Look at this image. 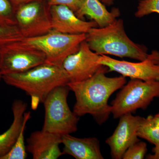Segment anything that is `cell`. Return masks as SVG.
Returning a JSON list of instances; mask_svg holds the SVG:
<instances>
[{"label": "cell", "instance_id": "18", "mask_svg": "<svg viewBox=\"0 0 159 159\" xmlns=\"http://www.w3.org/2000/svg\"><path fill=\"white\" fill-rule=\"evenodd\" d=\"M138 135L139 138L145 139L154 145L159 144V127L154 122L152 116L143 118Z\"/></svg>", "mask_w": 159, "mask_h": 159}, {"label": "cell", "instance_id": "19", "mask_svg": "<svg viewBox=\"0 0 159 159\" xmlns=\"http://www.w3.org/2000/svg\"><path fill=\"white\" fill-rule=\"evenodd\" d=\"M15 9L9 0H0V26H16Z\"/></svg>", "mask_w": 159, "mask_h": 159}, {"label": "cell", "instance_id": "7", "mask_svg": "<svg viewBox=\"0 0 159 159\" xmlns=\"http://www.w3.org/2000/svg\"><path fill=\"white\" fill-rule=\"evenodd\" d=\"M2 75L22 73L46 62L43 52L19 42L0 47Z\"/></svg>", "mask_w": 159, "mask_h": 159}, {"label": "cell", "instance_id": "20", "mask_svg": "<svg viewBox=\"0 0 159 159\" xmlns=\"http://www.w3.org/2000/svg\"><path fill=\"white\" fill-rule=\"evenodd\" d=\"M23 37L17 26H0V47L15 42Z\"/></svg>", "mask_w": 159, "mask_h": 159}, {"label": "cell", "instance_id": "21", "mask_svg": "<svg viewBox=\"0 0 159 159\" xmlns=\"http://www.w3.org/2000/svg\"><path fill=\"white\" fill-rule=\"evenodd\" d=\"M152 13L159 14V0L139 1L134 15L137 18H142Z\"/></svg>", "mask_w": 159, "mask_h": 159}, {"label": "cell", "instance_id": "13", "mask_svg": "<svg viewBox=\"0 0 159 159\" xmlns=\"http://www.w3.org/2000/svg\"><path fill=\"white\" fill-rule=\"evenodd\" d=\"M27 151L33 159H57L62 155L61 135L42 129L32 133L27 140Z\"/></svg>", "mask_w": 159, "mask_h": 159}, {"label": "cell", "instance_id": "1", "mask_svg": "<svg viewBox=\"0 0 159 159\" xmlns=\"http://www.w3.org/2000/svg\"><path fill=\"white\" fill-rule=\"evenodd\" d=\"M107 72L108 68L102 66L90 78L68 84L76 97L74 113L79 117L89 114L99 125L106 122L111 114L110 97L126 83V77H108L106 75Z\"/></svg>", "mask_w": 159, "mask_h": 159}, {"label": "cell", "instance_id": "5", "mask_svg": "<svg viewBox=\"0 0 159 159\" xmlns=\"http://www.w3.org/2000/svg\"><path fill=\"white\" fill-rule=\"evenodd\" d=\"M86 36V34H64L52 30L36 37H21L17 41L43 52L45 63L62 66L65 60L78 51Z\"/></svg>", "mask_w": 159, "mask_h": 159}, {"label": "cell", "instance_id": "2", "mask_svg": "<svg viewBox=\"0 0 159 159\" xmlns=\"http://www.w3.org/2000/svg\"><path fill=\"white\" fill-rule=\"evenodd\" d=\"M6 84L25 92L35 110L54 89L68 85L70 79L62 66L45 63L22 73L3 75Z\"/></svg>", "mask_w": 159, "mask_h": 159}, {"label": "cell", "instance_id": "23", "mask_svg": "<svg viewBox=\"0 0 159 159\" xmlns=\"http://www.w3.org/2000/svg\"><path fill=\"white\" fill-rule=\"evenodd\" d=\"M84 0H48V7L53 6H63L68 7L75 13L81 7Z\"/></svg>", "mask_w": 159, "mask_h": 159}, {"label": "cell", "instance_id": "12", "mask_svg": "<svg viewBox=\"0 0 159 159\" xmlns=\"http://www.w3.org/2000/svg\"><path fill=\"white\" fill-rule=\"evenodd\" d=\"M49 11L53 31L64 34H87L92 28L97 26L94 21H85L79 18L66 6H50Z\"/></svg>", "mask_w": 159, "mask_h": 159}, {"label": "cell", "instance_id": "8", "mask_svg": "<svg viewBox=\"0 0 159 159\" xmlns=\"http://www.w3.org/2000/svg\"><path fill=\"white\" fill-rule=\"evenodd\" d=\"M16 26L24 38L36 37L52 31L49 7L42 1L20 5L15 9Z\"/></svg>", "mask_w": 159, "mask_h": 159}, {"label": "cell", "instance_id": "16", "mask_svg": "<svg viewBox=\"0 0 159 159\" xmlns=\"http://www.w3.org/2000/svg\"><path fill=\"white\" fill-rule=\"evenodd\" d=\"M27 108V103L22 100L16 99L13 102L11 107L13 121L6 131L0 134V157L8 153L16 142L22 127Z\"/></svg>", "mask_w": 159, "mask_h": 159}, {"label": "cell", "instance_id": "6", "mask_svg": "<svg viewBox=\"0 0 159 159\" xmlns=\"http://www.w3.org/2000/svg\"><path fill=\"white\" fill-rule=\"evenodd\" d=\"M159 97V81L131 79L121 88L111 102V114L119 119L138 109L145 110L155 98Z\"/></svg>", "mask_w": 159, "mask_h": 159}, {"label": "cell", "instance_id": "3", "mask_svg": "<svg viewBox=\"0 0 159 159\" xmlns=\"http://www.w3.org/2000/svg\"><path fill=\"white\" fill-rule=\"evenodd\" d=\"M85 40L90 48L99 55L127 57L139 61L148 56L146 46L134 42L126 34L121 19H117L102 28H92L87 33Z\"/></svg>", "mask_w": 159, "mask_h": 159}, {"label": "cell", "instance_id": "22", "mask_svg": "<svg viewBox=\"0 0 159 159\" xmlns=\"http://www.w3.org/2000/svg\"><path fill=\"white\" fill-rule=\"evenodd\" d=\"M147 152V144L140 141L129 147L123 154L122 159H143Z\"/></svg>", "mask_w": 159, "mask_h": 159}, {"label": "cell", "instance_id": "25", "mask_svg": "<svg viewBox=\"0 0 159 159\" xmlns=\"http://www.w3.org/2000/svg\"><path fill=\"white\" fill-rule=\"evenodd\" d=\"M14 7V9L18 6L23 4H26L34 1H42V0H9Z\"/></svg>", "mask_w": 159, "mask_h": 159}, {"label": "cell", "instance_id": "14", "mask_svg": "<svg viewBox=\"0 0 159 159\" xmlns=\"http://www.w3.org/2000/svg\"><path fill=\"white\" fill-rule=\"evenodd\" d=\"M63 154L76 159H103L99 139L95 137L78 138L70 134L61 136Z\"/></svg>", "mask_w": 159, "mask_h": 159}, {"label": "cell", "instance_id": "24", "mask_svg": "<svg viewBox=\"0 0 159 159\" xmlns=\"http://www.w3.org/2000/svg\"><path fill=\"white\" fill-rule=\"evenodd\" d=\"M154 146L152 149V154L147 156L146 159H159V144Z\"/></svg>", "mask_w": 159, "mask_h": 159}, {"label": "cell", "instance_id": "9", "mask_svg": "<svg viewBox=\"0 0 159 159\" xmlns=\"http://www.w3.org/2000/svg\"><path fill=\"white\" fill-rule=\"evenodd\" d=\"M99 64L107 67L108 72H116L123 77L144 81H159V51H152L148 57L139 62H130L100 55Z\"/></svg>", "mask_w": 159, "mask_h": 159}, {"label": "cell", "instance_id": "11", "mask_svg": "<svg viewBox=\"0 0 159 159\" xmlns=\"http://www.w3.org/2000/svg\"><path fill=\"white\" fill-rule=\"evenodd\" d=\"M143 117L126 114L119 118V124L112 134L106 140L112 158L121 159L125 151L140 141L138 132Z\"/></svg>", "mask_w": 159, "mask_h": 159}, {"label": "cell", "instance_id": "10", "mask_svg": "<svg viewBox=\"0 0 159 159\" xmlns=\"http://www.w3.org/2000/svg\"><path fill=\"white\" fill-rule=\"evenodd\" d=\"M99 55L90 48L85 40L83 41L78 51L69 55L63 63L70 82L83 81L96 74L102 66L98 62Z\"/></svg>", "mask_w": 159, "mask_h": 159}, {"label": "cell", "instance_id": "17", "mask_svg": "<svg viewBox=\"0 0 159 159\" xmlns=\"http://www.w3.org/2000/svg\"><path fill=\"white\" fill-rule=\"evenodd\" d=\"M31 118V112H27L24 114L22 127L16 142L9 152L0 157V159H25L27 157V149L25 142V132L26 124Z\"/></svg>", "mask_w": 159, "mask_h": 159}, {"label": "cell", "instance_id": "28", "mask_svg": "<svg viewBox=\"0 0 159 159\" xmlns=\"http://www.w3.org/2000/svg\"><path fill=\"white\" fill-rule=\"evenodd\" d=\"M2 79V75L1 72V57H0V82Z\"/></svg>", "mask_w": 159, "mask_h": 159}, {"label": "cell", "instance_id": "27", "mask_svg": "<svg viewBox=\"0 0 159 159\" xmlns=\"http://www.w3.org/2000/svg\"><path fill=\"white\" fill-rule=\"evenodd\" d=\"M103 4L107 5V6H110L113 4V2L115 0H100Z\"/></svg>", "mask_w": 159, "mask_h": 159}, {"label": "cell", "instance_id": "4", "mask_svg": "<svg viewBox=\"0 0 159 159\" xmlns=\"http://www.w3.org/2000/svg\"><path fill=\"white\" fill-rule=\"evenodd\" d=\"M68 85L57 87L51 91L43 103L45 117L43 130L63 135L76 132L79 117L69 107Z\"/></svg>", "mask_w": 159, "mask_h": 159}, {"label": "cell", "instance_id": "15", "mask_svg": "<svg viewBox=\"0 0 159 159\" xmlns=\"http://www.w3.org/2000/svg\"><path fill=\"white\" fill-rule=\"evenodd\" d=\"M77 17L83 20L88 16L97 23L99 28L108 25L120 15L118 8L109 11L100 0H84L80 9L75 13Z\"/></svg>", "mask_w": 159, "mask_h": 159}, {"label": "cell", "instance_id": "26", "mask_svg": "<svg viewBox=\"0 0 159 159\" xmlns=\"http://www.w3.org/2000/svg\"><path fill=\"white\" fill-rule=\"evenodd\" d=\"M152 119L155 123L159 127V112L154 116H152Z\"/></svg>", "mask_w": 159, "mask_h": 159}]
</instances>
